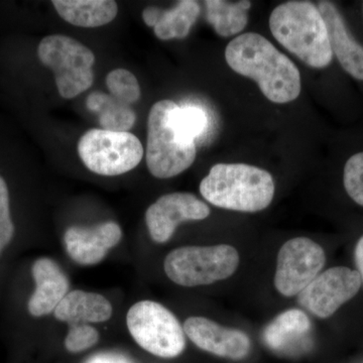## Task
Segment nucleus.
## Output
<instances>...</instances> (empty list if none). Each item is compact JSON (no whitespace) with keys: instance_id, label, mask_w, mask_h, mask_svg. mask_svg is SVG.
Instances as JSON below:
<instances>
[{"instance_id":"obj_1","label":"nucleus","mask_w":363,"mask_h":363,"mask_svg":"<svg viewBox=\"0 0 363 363\" xmlns=\"http://www.w3.org/2000/svg\"><path fill=\"white\" fill-rule=\"evenodd\" d=\"M225 60L234 72L255 80L274 104H289L300 96L302 85L297 66L259 33H243L231 40Z\"/></svg>"},{"instance_id":"obj_2","label":"nucleus","mask_w":363,"mask_h":363,"mask_svg":"<svg viewBox=\"0 0 363 363\" xmlns=\"http://www.w3.org/2000/svg\"><path fill=\"white\" fill-rule=\"evenodd\" d=\"M274 39L301 61L315 69L328 67L333 60L326 23L310 1L279 4L269 16Z\"/></svg>"},{"instance_id":"obj_3","label":"nucleus","mask_w":363,"mask_h":363,"mask_svg":"<svg viewBox=\"0 0 363 363\" xmlns=\"http://www.w3.org/2000/svg\"><path fill=\"white\" fill-rule=\"evenodd\" d=\"M274 188L269 172L247 164H214L200 183V193L210 204L250 213L271 205Z\"/></svg>"},{"instance_id":"obj_4","label":"nucleus","mask_w":363,"mask_h":363,"mask_svg":"<svg viewBox=\"0 0 363 363\" xmlns=\"http://www.w3.org/2000/svg\"><path fill=\"white\" fill-rule=\"evenodd\" d=\"M176 107L172 100H161L150 111L145 160L150 173L157 179L180 175L195 162L194 140L184 138L173 123Z\"/></svg>"},{"instance_id":"obj_5","label":"nucleus","mask_w":363,"mask_h":363,"mask_svg":"<svg viewBox=\"0 0 363 363\" xmlns=\"http://www.w3.org/2000/svg\"><path fill=\"white\" fill-rule=\"evenodd\" d=\"M240 266L231 245L183 247L172 250L164 262L167 277L182 286H207L230 278Z\"/></svg>"},{"instance_id":"obj_6","label":"nucleus","mask_w":363,"mask_h":363,"mask_svg":"<svg viewBox=\"0 0 363 363\" xmlns=\"http://www.w3.org/2000/svg\"><path fill=\"white\" fill-rule=\"evenodd\" d=\"M40 61L55 74L60 95L72 99L89 89L94 81L95 56L80 42L64 35H51L40 40Z\"/></svg>"},{"instance_id":"obj_7","label":"nucleus","mask_w":363,"mask_h":363,"mask_svg":"<svg viewBox=\"0 0 363 363\" xmlns=\"http://www.w3.org/2000/svg\"><path fill=\"white\" fill-rule=\"evenodd\" d=\"M131 337L143 350L162 358H175L186 348L185 332L175 315L154 301H140L126 314Z\"/></svg>"},{"instance_id":"obj_8","label":"nucleus","mask_w":363,"mask_h":363,"mask_svg":"<svg viewBox=\"0 0 363 363\" xmlns=\"http://www.w3.org/2000/svg\"><path fill=\"white\" fill-rule=\"evenodd\" d=\"M78 154L86 168L100 176H119L136 168L143 157L140 140L130 133L88 130L78 142Z\"/></svg>"},{"instance_id":"obj_9","label":"nucleus","mask_w":363,"mask_h":363,"mask_svg":"<svg viewBox=\"0 0 363 363\" xmlns=\"http://www.w3.org/2000/svg\"><path fill=\"white\" fill-rule=\"evenodd\" d=\"M323 247L307 238H296L281 247L277 259L274 286L281 295H300L323 269Z\"/></svg>"},{"instance_id":"obj_10","label":"nucleus","mask_w":363,"mask_h":363,"mask_svg":"<svg viewBox=\"0 0 363 363\" xmlns=\"http://www.w3.org/2000/svg\"><path fill=\"white\" fill-rule=\"evenodd\" d=\"M362 278L350 267H335L318 274L298 295V303L315 316L328 318L360 290Z\"/></svg>"},{"instance_id":"obj_11","label":"nucleus","mask_w":363,"mask_h":363,"mask_svg":"<svg viewBox=\"0 0 363 363\" xmlns=\"http://www.w3.org/2000/svg\"><path fill=\"white\" fill-rule=\"evenodd\" d=\"M210 215L206 203L191 193H169L160 197L145 212V223L152 240L164 243L171 240L182 222L204 220Z\"/></svg>"},{"instance_id":"obj_12","label":"nucleus","mask_w":363,"mask_h":363,"mask_svg":"<svg viewBox=\"0 0 363 363\" xmlns=\"http://www.w3.org/2000/svg\"><path fill=\"white\" fill-rule=\"evenodd\" d=\"M123 238L121 226L113 221L97 225L71 226L64 234V243L69 257L81 266H94L106 257Z\"/></svg>"},{"instance_id":"obj_13","label":"nucleus","mask_w":363,"mask_h":363,"mask_svg":"<svg viewBox=\"0 0 363 363\" xmlns=\"http://www.w3.org/2000/svg\"><path fill=\"white\" fill-rule=\"evenodd\" d=\"M184 332L200 350L216 357L240 360L250 353V338L245 332L228 329L204 317H190Z\"/></svg>"},{"instance_id":"obj_14","label":"nucleus","mask_w":363,"mask_h":363,"mask_svg":"<svg viewBox=\"0 0 363 363\" xmlns=\"http://www.w3.org/2000/svg\"><path fill=\"white\" fill-rule=\"evenodd\" d=\"M317 7L326 23L333 56L348 75L363 81V45L353 37L333 2L320 1Z\"/></svg>"},{"instance_id":"obj_15","label":"nucleus","mask_w":363,"mask_h":363,"mask_svg":"<svg viewBox=\"0 0 363 363\" xmlns=\"http://www.w3.org/2000/svg\"><path fill=\"white\" fill-rule=\"evenodd\" d=\"M35 290L28 301V309L33 317H43L54 313L67 294L70 281L55 260L40 257L32 267Z\"/></svg>"},{"instance_id":"obj_16","label":"nucleus","mask_w":363,"mask_h":363,"mask_svg":"<svg viewBox=\"0 0 363 363\" xmlns=\"http://www.w3.org/2000/svg\"><path fill=\"white\" fill-rule=\"evenodd\" d=\"M113 313L108 298L98 293L73 290L67 294L54 315L59 321L71 325L104 323Z\"/></svg>"},{"instance_id":"obj_17","label":"nucleus","mask_w":363,"mask_h":363,"mask_svg":"<svg viewBox=\"0 0 363 363\" xmlns=\"http://www.w3.org/2000/svg\"><path fill=\"white\" fill-rule=\"evenodd\" d=\"M52 4L64 21L81 28L107 25L118 13V6L112 0H54Z\"/></svg>"},{"instance_id":"obj_18","label":"nucleus","mask_w":363,"mask_h":363,"mask_svg":"<svg viewBox=\"0 0 363 363\" xmlns=\"http://www.w3.org/2000/svg\"><path fill=\"white\" fill-rule=\"evenodd\" d=\"M311 322L306 313L291 309L279 314L264 330L267 345L274 350L291 351L307 339Z\"/></svg>"},{"instance_id":"obj_19","label":"nucleus","mask_w":363,"mask_h":363,"mask_svg":"<svg viewBox=\"0 0 363 363\" xmlns=\"http://www.w3.org/2000/svg\"><path fill=\"white\" fill-rule=\"evenodd\" d=\"M204 4L206 20L220 37H233L242 32L247 26L252 2L207 0Z\"/></svg>"},{"instance_id":"obj_20","label":"nucleus","mask_w":363,"mask_h":363,"mask_svg":"<svg viewBox=\"0 0 363 363\" xmlns=\"http://www.w3.org/2000/svg\"><path fill=\"white\" fill-rule=\"evenodd\" d=\"M88 109L99 116L102 130L128 133L135 125L136 116L130 105L104 92H92L87 97Z\"/></svg>"},{"instance_id":"obj_21","label":"nucleus","mask_w":363,"mask_h":363,"mask_svg":"<svg viewBox=\"0 0 363 363\" xmlns=\"http://www.w3.org/2000/svg\"><path fill=\"white\" fill-rule=\"evenodd\" d=\"M200 6L193 0H182L173 9H162L161 16L154 28L157 39H184L199 18Z\"/></svg>"},{"instance_id":"obj_22","label":"nucleus","mask_w":363,"mask_h":363,"mask_svg":"<svg viewBox=\"0 0 363 363\" xmlns=\"http://www.w3.org/2000/svg\"><path fill=\"white\" fill-rule=\"evenodd\" d=\"M173 123L184 138L194 140L206 130L208 118L203 109L196 106H178L173 112Z\"/></svg>"},{"instance_id":"obj_23","label":"nucleus","mask_w":363,"mask_h":363,"mask_svg":"<svg viewBox=\"0 0 363 363\" xmlns=\"http://www.w3.org/2000/svg\"><path fill=\"white\" fill-rule=\"evenodd\" d=\"M106 85L112 97L125 104H135L140 98L138 79L125 69H116L107 75Z\"/></svg>"},{"instance_id":"obj_24","label":"nucleus","mask_w":363,"mask_h":363,"mask_svg":"<svg viewBox=\"0 0 363 363\" xmlns=\"http://www.w3.org/2000/svg\"><path fill=\"white\" fill-rule=\"evenodd\" d=\"M343 185L351 199L363 207V150L352 155L346 161Z\"/></svg>"},{"instance_id":"obj_25","label":"nucleus","mask_w":363,"mask_h":363,"mask_svg":"<svg viewBox=\"0 0 363 363\" xmlns=\"http://www.w3.org/2000/svg\"><path fill=\"white\" fill-rule=\"evenodd\" d=\"M99 332L90 324H76L69 326L65 338L66 350L71 353L83 352L96 345Z\"/></svg>"},{"instance_id":"obj_26","label":"nucleus","mask_w":363,"mask_h":363,"mask_svg":"<svg viewBox=\"0 0 363 363\" xmlns=\"http://www.w3.org/2000/svg\"><path fill=\"white\" fill-rule=\"evenodd\" d=\"M14 225L9 209V193L6 182L0 176V255L13 240Z\"/></svg>"},{"instance_id":"obj_27","label":"nucleus","mask_w":363,"mask_h":363,"mask_svg":"<svg viewBox=\"0 0 363 363\" xmlns=\"http://www.w3.org/2000/svg\"><path fill=\"white\" fill-rule=\"evenodd\" d=\"M84 363H135L130 357L118 352H99L86 359Z\"/></svg>"},{"instance_id":"obj_28","label":"nucleus","mask_w":363,"mask_h":363,"mask_svg":"<svg viewBox=\"0 0 363 363\" xmlns=\"http://www.w3.org/2000/svg\"><path fill=\"white\" fill-rule=\"evenodd\" d=\"M162 9L157 6H149L143 11V18L145 25L155 28L161 16Z\"/></svg>"},{"instance_id":"obj_29","label":"nucleus","mask_w":363,"mask_h":363,"mask_svg":"<svg viewBox=\"0 0 363 363\" xmlns=\"http://www.w3.org/2000/svg\"><path fill=\"white\" fill-rule=\"evenodd\" d=\"M354 257L355 262H357V272L363 283V236L358 240L357 247H355Z\"/></svg>"},{"instance_id":"obj_30","label":"nucleus","mask_w":363,"mask_h":363,"mask_svg":"<svg viewBox=\"0 0 363 363\" xmlns=\"http://www.w3.org/2000/svg\"><path fill=\"white\" fill-rule=\"evenodd\" d=\"M362 9H363V4H362Z\"/></svg>"}]
</instances>
